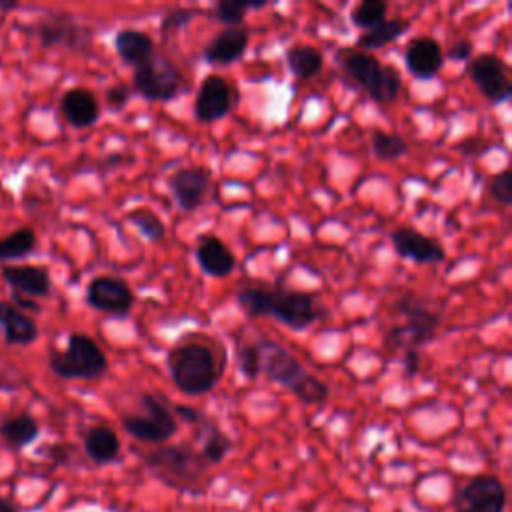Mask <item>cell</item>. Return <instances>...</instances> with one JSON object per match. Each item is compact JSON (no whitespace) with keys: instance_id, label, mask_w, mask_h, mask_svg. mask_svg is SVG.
Instances as JSON below:
<instances>
[{"instance_id":"5","label":"cell","mask_w":512,"mask_h":512,"mask_svg":"<svg viewBox=\"0 0 512 512\" xmlns=\"http://www.w3.org/2000/svg\"><path fill=\"white\" fill-rule=\"evenodd\" d=\"M394 308L404 316V324H394L384 334V348L388 352L420 348L434 340L436 330L440 326V314L432 310V306L420 298L418 294L406 290L396 300Z\"/></svg>"},{"instance_id":"29","label":"cell","mask_w":512,"mask_h":512,"mask_svg":"<svg viewBox=\"0 0 512 512\" xmlns=\"http://www.w3.org/2000/svg\"><path fill=\"white\" fill-rule=\"evenodd\" d=\"M36 248V232L28 226L16 228L8 236L0 238V262L20 260Z\"/></svg>"},{"instance_id":"41","label":"cell","mask_w":512,"mask_h":512,"mask_svg":"<svg viewBox=\"0 0 512 512\" xmlns=\"http://www.w3.org/2000/svg\"><path fill=\"white\" fill-rule=\"evenodd\" d=\"M402 368L406 376H416L420 372V352L416 348L402 352Z\"/></svg>"},{"instance_id":"42","label":"cell","mask_w":512,"mask_h":512,"mask_svg":"<svg viewBox=\"0 0 512 512\" xmlns=\"http://www.w3.org/2000/svg\"><path fill=\"white\" fill-rule=\"evenodd\" d=\"M12 306H16L18 310H22V312H40V306L32 300V298H28V296H22V294H18V292H12Z\"/></svg>"},{"instance_id":"7","label":"cell","mask_w":512,"mask_h":512,"mask_svg":"<svg viewBox=\"0 0 512 512\" xmlns=\"http://www.w3.org/2000/svg\"><path fill=\"white\" fill-rule=\"evenodd\" d=\"M138 404L142 408L140 414H124L120 418L124 432H128L132 438L160 446L178 432V420L166 396L142 392L138 396Z\"/></svg>"},{"instance_id":"10","label":"cell","mask_w":512,"mask_h":512,"mask_svg":"<svg viewBox=\"0 0 512 512\" xmlns=\"http://www.w3.org/2000/svg\"><path fill=\"white\" fill-rule=\"evenodd\" d=\"M466 72L478 92L490 104H504L512 96V82L508 74V64L492 52L472 56L466 62Z\"/></svg>"},{"instance_id":"20","label":"cell","mask_w":512,"mask_h":512,"mask_svg":"<svg viewBox=\"0 0 512 512\" xmlns=\"http://www.w3.org/2000/svg\"><path fill=\"white\" fill-rule=\"evenodd\" d=\"M194 256L202 272L214 278H224L236 268V258L232 250L216 234H202L198 238Z\"/></svg>"},{"instance_id":"45","label":"cell","mask_w":512,"mask_h":512,"mask_svg":"<svg viewBox=\"0 0 512 512\" xmlns=\"http://www.w3.org/2000/svg\"><path fill=\"white\" fill-rule=\"evenodd\" d=\"M10 388H12V384L0 374V390H10Z\"/></svg>"},{"instance_id":"40","label":"cell","mask_w":512,"mask_h":512,"mask_svg":"<svg viewBox=\"0 0 512 512\" xmlns=\"http://www.w3.org/2000/svg\"><path fill=\"white\" fill-rule=\"evenodd\" d=\"M172 412H174L176 420H182L190 426H196L204 416L200 410H196L194 406H188V404H172Z\"/></svg>"},{"instance_id":"27","label":"cell","mask_w":512,"mask_h":512,"mask_svg":"<svg viewBox=\"0 0 512 512\" xmlns=\"http://www.w3.org/2000/svg\"><path fill=\"white\" fill-rule=\"evenodd\" d=\"M408 28H410V20H406V18H400V16L386 18L378 26H374L370 30H364L358 36L356 46H358V50L370 54L372 50L384 48L386 44H392L394 40H398L404 32H408Z\"/></svg>"},{"instance_id":"15","label":"cell","mask_w":512,"mask_h":512,"mask_svg":"<svg viewBox=\"0 0 512 512\" xmlns=\"http://www.w3.org/2000/svg\"><path fill=\"white\" fill-rule=\"evenodd\" d=\"M210 182H212V172L206 166L178 168L166 180L174 202L184 212H192L204 202Z\"/></svg>"},{"instance_id":"16","label":"cell","mask_w":512,"mask_h":512,"mask_svg":"<svg viewBox=\"0 0 512 512\" xmlns=\"http://www.w3.org/2000/svg\"><path fill=\"white\" fill-rule=\"evenodd\" d=\"M390 242L400 258L416 264H438L446 260V250L436 238H430L410 226L396 228L390 234Z\"/></svg>"},{"instance_id":"39","label":"cell","mask_w":512,"mask_h":512,"mask_svg":"<svg viewBox=\"0 0 512 512\" xmlns=\"http://www.w3.org/2000/svg\"><path fill=\"white\" fill-rule=\"evenodd\" d=\"M472 52H474L472 40H468V38H458V40H454V42L448 46L446 56H448V60H452V62H468V60L472 58Z\"/></svg>"},{"instance_id":"8","label":"cell","mask_w":512,"mask_h":512,"mask_svg":"<svg viewBox=\"0 0 512 512\" xmlns=\"http://www.w3.org/2000/svg\"><path fill=\"white\" fill-rule=\"evenodd\" d=\"M130 88L150 102H170L182 92L184 76L170 58L154 52L134 68Z\"/></svg>"},{"instance_id":"38","label":"cell","mask_w":512,"mask_h":512,"mask_svg":"<svg viewBox=\"0 0 512 512\" xmlns=\"http://www.w3.org/2000/svg\"><path fill=\"white\" fill-rule=\"evenodd\" d=\"M130 98H132V88L122 82L108 86L104 92V102L112 112H120L128 104Z\"/></svg>"},{"instance_id":"24","label":"cell","mask_w":512,"mask_h":512,"mask_svg":"<svg viewBox=\"0 0 512 512\" xmlns=\"http://www.w3.org/2000/svg\"><path fill=\"white\" fill-rule=\"evenodd\" d=\"M82 446H84L86 456L98 466H106V464L116 462L118 456H120V448H122L116 430L106 426V424L90 426L84 432Z\"/></svg>"},{"instance_id":"31","label":"cell","mask_w":512,"mask_h":512,"mask_svg":"<svg viewBox=\"0 0 512 512\" xmlns=\"http://www.w3.org/2000/svg\"><path fill=\"white\" fill-rule=\"evenodd\" d=\"M370 146H372L374 156L384 162L402 158L408 152L406 138L396 132H386V130H372Z\"/></svg>"},{"instance_id":"36","label":"cell","mask_w":512,"mask_h":512,"mask_svg":"<svg viewBox=\"0 0 512 512\" xmlns=\"http://www.w3.org/2000/svg\"><path fill=\"white\" fill-rule=\"evenodd\" d=\"M488 194L500 206L512 204V172L508 168H504L492 176V180L488 184Z\"/></svg>"},{"instance_id":"32","label":"cell","mask_w":512,"mask_h":512,"mask_svg":"<svg viewBox=\"0 0 512 512\" xmlns=\"http://www.w3.org/2000/svg\"><path fill=\"white\" fill-rule=\"evenodd\" d=\"M126 220L138 228V232L152 244L162 242L166 236V226L158 214H154L146 206H138L132 212H128Z\"/></svg>"},{"instance_id":"34","label":"cell","mask_w":512,"mask_h":512,"mask_svg":"<svg viewBox=\"0 0 512 512\" xmlns=\"http://www.w3.org/2000/svg\"><path fill=\"white\" fill-rule=\"evenodd\" d=\"M302 404H308V406H320L328 400V386L324 380L312 376V374H306L300 384H296L292 390H290Z\"/></svg>"},{"instance_id":"21","label":"cell","mask_w":512,"mask_h":512,"mask_svg":"<svg viewBox=\"0 0 512 512\" xmlns=\"http://www.w3.org/2000/svg\"><path fill=\"white\" fill-rule=\"evenodd\" d=\"M60 112L72 128H88L100 118V104L92 90L76 86L62 94Z\"/></svg>"},{"instance_id":"28","label":"cell","mask_w":512,"mask_h":512,"mask_svg":"<svg viewBox=\"0 0 512 512\" xmlns=\"http://www.w3.org/2000/svg\"><path fill=\"white\" fill-rule=\"evenodd\" d=\"M0 436L6 440L8 446L20 450L32 444L40 436V424L34 416L22 412L12 418H6L0 424Z\"/></svg>"},{"instance_id":"17","label":"cell","mask_w":512,"mask_h":512,"mask_svg":"<svg viewBox=\"0 0 512 512\" xmlns=\"http://www.w3.org/2000/svg\"><path fill=\"white\" fill-rule=\"evenodd\" d=\"M404 62L416 80H430L444 66V50L432 36H414L404 48Z\"/></svg>"},{"instance_id":"11","label":"cell","mask_w":512,"mask_h":512,"mask_svg":"<svg viewBox=\"0 0 512 512\" xmlns=\"http://www.w3.org/2000/svg\"><path fill=\"white\" fill-rule=\"evenodd\" d=\"M86 302L94 310L126 316L134 308L136 294L130 284L120 276H94L86 286Z\"/></svg>"},{"instance_id":"6","label":"cell","mask_w":512,"mask_h":512,"mask_svg":"<svg viewBox=\"0 0 512 512\" xmlns=\"http://www.w3.org/2000/svg\"><path fill=\"white\" fill-rule=\"evenodd\" d=\"M48 366L64 380H96L108 370V358L94 338L72 332L64 350H50Z\"/></svg>"},{"instance_id":"3","label":"cell","mask_w":512,"mask_h":512,"mask_svg":"<svg viewBox=\"0 0 512 512\" xmlns=\"http://www.w3.org/2000/svg\"><path fill=\"white\" fill-rule=\"evenodd\" d=\"M144 468L164 486L186 492L202 494L208 476V462L200 456L198 448L190 442L160 444L142 454Z\"/></svg>"},{"instance_id":"9","label":"cell","mask_w":512,"mask_h":512,"mask_svg":"<svg viewBox=\"0 0 512 512\" xmlns=\"http://www.w3.org/2000/svg\"><path fill=\"white\" fill-rule=\"evenodd\" d=\"M508 492L496 474H476L452 494L454 512H506Z\"/></svg>"},{"instance_id":"2","label":"cell","mask_w":512,"mask_h":512,"mask_svg":"<svg viewBox=\"0 0 512 512\" xmlns=\"http://www.w3.org/2000/svg\"><path fill=\"white\" fill-rule=\"evenodd\" d=\"M226 356L210 344L186 338L174 344L166 354V366L172 384L186 396H202L216 388L222 378Z\"/></svg>"},{"instance_id":"26","label":"cell","mask_w":512,"mask_h":512,"mask_svg":"<svg viewBox=\"0 0 512 512\" xmlns=\"http://www.w3.org/2000/svg\"><path fill=\"white\" fill-rule=\"evenodd\" d=\"M286 66L292 76L300 80H310L318 76L324 68V54L312 44H294L284 54Z\"/></svg>"},{"instance_id":"25","label":"cell","mask_w":512,"mask_h":512,"mask_svg":"<svg viewBox=\"0 0 512 512\" xmlns=\"http://www.w3.org/2000/svg\"><path fill=\"white\" fill-rule=\"evenodd\" d=\"M114 48L126 66L136 68L154 54V40L138 28H122L114 36Z\"/></svg>"},{"instance_id":"12","label":"cell","mask_w":512,"mask_h":512,"mask_svg":"<svg viewBox=\"0 0 512 512\" xmlns=\"http://www.w3.org/2000/svg\"><path fill=\"white\" fill-rule=\"evenodd\" d=\"M234 104L236 98L230 82L220 74H208L200 82L192 112L200 124H212L224 118L234 108Z\"/></svg>"},{"instance_id":"30","label":"cell","mask_w":512,"mask_h":512,"mask_svg":"<svg viewBox=\"0 0 512 512\" xmlns=\"http://www.w3.org/2000/svg\"><path fill=\"white\" fill-rule=\"evenodd\" d=\"M266 6H268L266 0H258V2L256 0H220L214 4L212 14L224 26H240L244 24L248 10H260Z\"/></svg>"},{"instance_id":"22","label":"cell","mask_w":512,"mask_h":512,"mask_svg":"<svg viewBox=\"0 0 512 512\" xmlns=\"http://www.w3.org/2000/svg\"><path fill=\"white\" fill-rule=\"evenodd\" d=\"M0 328L4 334V342L12 346H28L38 340V326L36 322L12 302L0 300Z\"/></svg>"},{"instance_id":"19","label":"cell","mask_w":512,"mask_h":512,"mask_svg":"<svg viewBox=\"0 0 512 512\" xmlns=\"http://www.w3.org/2000/svg\"><path fill=\"white\" fill-rule=\"evenodd\" d=\"M2 278L12 288V292L28 298H42L52 290V278L44 266L6 264L2 266Z\"/></svg>"},{"instance_id":"1","label":"cell","mask_w":512,"mask_h":512,"mask_svg":"<svg viewBox=\"0 0 512 512\" xmlns=\"http://www.w3.org/2000/svg\"><path fill=\"white\" fill-rule=\"evenodd\" d=\"M236 304L250 318L270 316L290 330H306L318 320L312 294L300 290H284L248 284L236 290Z\"/></svg>"},{"instance_id":"4","label":"cell","mask_w":512,"mask_h":512,"mask_svg":"<svg viewBox=\"0 0 512 512\" xmlns=\"http://www.w3.org/2000/svg\"><path fill=\"white\" fill-rule=\"evenodd\" d=\"M344 78L378 104H392L402 92V78L394 66L382 64L374 54L344 48L338 54Z\"/></svg>"},{"instance_id":"35","label":"cell","mask_w":512,"mask_h":512,"mask_svg":"<svg viewBox=\"0 0 512 512\" xmlns=\"http://www.w3.org/2000/svg\"><path fill=\"white\" fill-rule=\"evenodd\" d=\"M236 364H238V372L246 380H250V382L256 380L262 374V354H260L258 342H246V344L238 346Z\"/></svg>"},{"instance_id":"33","label":"cell","mask_w":512,"mask_h":512,"mask_svg":"<svg viewBox=\"0 0 512 512\" xmlns=\"http://www.w3.org/2000/svg\"><path fill=\"white\" fill-rule=\"evenodd\" d=\"M388 2L384 0H362L350 12V22L360 30H370L386 20Z\"/></svg>"},{"instance_id":"13","label":"cell","mask_w":512,"mask_h":512,"mask_svg":"<svg viewBox=\"0 0 512 512\" xmlns=\"http://www.w3.org/2000/svg\"><path fill=\"white\" fill-rule=\"evenodd\" d=\"M36 36L44 48L66 46L80 50L90 42V30L68 12H48L36 22Z\"/></svg>"},{"instance_id":"43","label":"cell","mask_w":512,"mask_h":512,"mask_svg":"<svg viewBox=\"0 0 512 512\" xmlns=\"http://www.w3.org/2000/svg\"><path fill=\"white\" fill-rule=\"evenodd\" d=\"M0 512H20L16 502L8 496H0Z\"/></svg>"},{"instance_id":"44","label":"cell","mask_w":512,"mask_h":512,"mask_svg":"<svg viewBox=\"0 0 512 512\" xmlns=\"http://www.w3.org/2000/svg\"><path fill=\"white\" fill-rule=\"evenodd\" d=\"M18 4L16 2H0V10L2 12H8V10H14Z\"/></svg>"},{"instance_id":"18","label":"cell","mask_w":512,"mask_h":512,"mask_svg":"<svg viewBox=\"0 0 512 512\" xmlns=\"http://www.w3.org/2000/svg\"><path fill=\"white\" fill-rule=\"evenodd\" d=\"M250 32L244 24L240 26H224L202 50V58L208 64L228 66L240 60L248 48Z\"/></svg>"},{"instance_id":"14","label":"cell","mask_w":512,"mask_h":512,"mask_svg":"<svg viewBox=\"0 0 512 512\" xmlns=\"http://www.w3.org/2000/svg\"><path fill=\"white\" fill-rule=\"evenodd\" d=\"M256 342L262 354V374L268 380L292 390L308 374L304 364L282 344L268 338H260Z\"/></svg>"},{"instance_id":"37","label":"cell","mask_w":512,"mask_h":512,"mask_svg":"<svg viewBox=\"0 0 512 512\" xmlns=\"http://www.w3.org/2000/svg\"><path fill=\"white\" fill-rule=\"evenodd\" d=\"M196 8H186V6H178V8H170L164 16H162V22H160V30L162 32H174V30H180L184 26H188L194 16H196Z\"/></svg>"},{"instance_id":"23","label":"cell","mask_w":512,"mask_h":512,"mask_svg":"<svg viewBox=\"0 0 512 512\" xmlns=\"http://www.w3.org/2000/svg\"><path fill=\"white\" fill-rule=\"evenodd\" d=\"M194 430V438L200 442L198 452L208 462V466H218L220 462H224V458L232 450V438L216 424V420L204 414Z\"/></svg>"}]
</instances>
